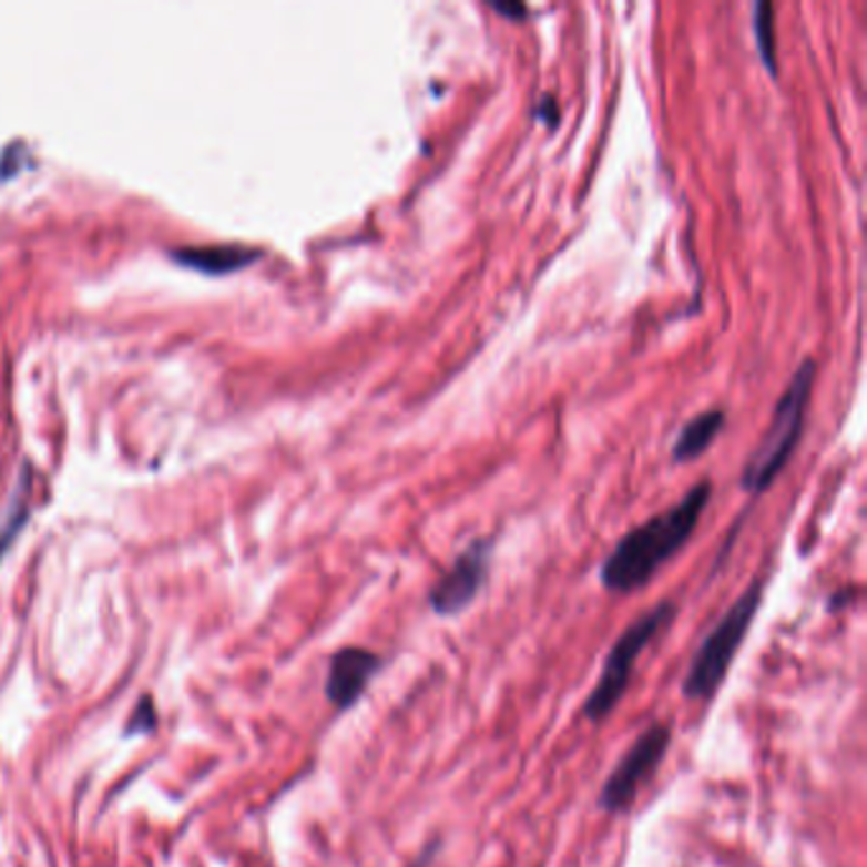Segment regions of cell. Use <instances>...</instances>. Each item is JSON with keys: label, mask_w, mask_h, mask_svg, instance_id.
<instances>
[{"label": "cell", "mask_w": 867, "mask_h": 867, "mask_svg": "<svg viewBox=\"0 0 867 867\" xmlns=\"http://www.w3.org/2000/svg\"><path fill=\"white\" fill-rule=\"evenodd\" d=\"M171 255L191 267H198V271L227 273L234 267L247 265L259 253L247 245H239V242H230V245L220 242V245H181Z\"/></svg>", "instance_id": "cell-8"}, {"label": "cell", "mask_w": 867, "mask_h": 867, "mask_svg": "<svg viewBox=\"0 0 867 867\" xmlns=\"http://www.w3.org/2000/svg\"><path fill=\"white\" fill-rule=\"evenodd\" d=\"M753 29H756V41L763 64L771 72H776V41H774V6L758 3L753 11Z\"/></svg>", "instance_id": "cell-11"}, {"label": "cell", "mask_w": 867, "mask_h": 867, "mask_svg": "<svg viewBox=\"0 0 867 867\" xmlns=\"http://www.w3.org/2000/svg\"><path fill=\"white\" fill-rule=\"evenodd\" d=\"M381 670V656L361 646H344L332 656L326 677V697L336 710H349L367 692Z\"/></svg>", "instance_id": "cell-7"}, {"label": "cell", "mask_w": 867, "mask_h": 867, "mask_svg": "<svg viewBox=\"0 0 867 867\" xmlns=\"http://www.w3.org/2000/svg\"><path fill=\"white\" fill-rule=\"evenodd\" d=\"M29 481H31V471L29 468H23L19 473V483H16V489L11 493V501H8L3 522H0V554H3V550L11 544V540L26 519V493H29Z\"/></svg>", "instance_id": "cell-10"}, {"label": "cell", "mask_w": 867, "mask_h": 867, "mask_svg": "<svg viewBox=\"0 0 867 867\" xmlns=\"http://www.w3.org/2000/svg\"><path fill=\"white\" fill-rule=\"evenodd\" d=\"M493 11L504 13V16H514V19H522L524 16V8L522 6H501V3H491Z\"/></svg>", "instance_id": "cell-13"}, {"label": "cell", "mask_w": 867, "mask_h": 867, "mask_svg": "<svg viewBox=\"0 0 867 867\" xmlns=\"http://www.w3.org/2000/svg\"><path fill=\"white\" fill-rule=\"evenodd\" d=\"M713 483L700 481L672 509L662 511L623 537L601 568V583L611 593H631L646 585L656 570L672 560L695 532Z\"/></svg>", "instance_id": "cell-1"}, {"label": "cell", "mask_w": 867, "mask_h": 867, "mask_svg": "<svg viewBox=\"0 0 867 867\" xmlns=\"http://www.w3.org/2000/svg\"><path fill=\"white\" fill-rule=\"evenodd\" d=\"M493 544L489 540H479L468 548L461 558L453 562L443 578L432 585L430 591V609L443 619L458 615L476 601V595L487 583L489 565H491Z\"/></svg>", "instance_id": "cell-6"}, {"label": "cell", "mask_w": 867, "mask_h": 867, "mask_svg": "<svg viewBox=\"0 0 867 867\" xmlns=\"http://www.w3.org/2000/svg\"><path fill=\"white\" fill-rule=\"evenodd\" d=\"M153 723H155L153 700H151V697H143L141 702H137V707H135L133 717H130V725L125 727V733H128V735H133V733H151V731H153Z\"/></svg>", "instance_id": "cell-12"}, {"label": "cell", "mask_w": 867, "mask_h": 867, "mask_svg": "<svg viewBox=\"0 0 867 867\" xmlns=\"http://www.w3.org/2000/svg\"><path fill=\"white\" fill-rule=\"evenodd\" d=\"M814 375H817L814 361L806 359L802 361V367L796 369L792 381H788L782 400L776 402L774 418H771L766 436H763L756 453L751 456V461L743 468V489L753 493L766 491L771 483H774L776 476L784 471L786 461L792 458L794 448L802 438Z\"/></svg>", "instance_id": "cell-2"}, {"label": "cell", "mask_w": 867, "mask_h": 867, "mask_svg": "<svg viewBox=\"0 0 867 867\" xmlns=\"http://www.w3.org/2000/svg\"><path fill=\"white\" fill-rule=\"evenodd\" d=\"M763 601V583L756 580L748 591H745L731 609L725 611L723 619L717 621V626L710 631L702 641L692 666L684 677L682 692L690 700H707L723 684L727 670H731L735 654L741 652L745 634H748L753 619L761 609Z\"/></svg>", "instance_id": "cell-3"}, {"label": "cell", "mask_w": 867, "mask_h": 867, "mask_svg": "<svg viewBox=\"0 0 867 867\" xmlns=\"http://www.w3.org/2000/svg\"><path fill=\"white\" fill-rule=\"evenodd\" d=\"M725 425V412L723 410H707L692 418L687 425H684L682 432L674 440V461H695L697 456L705 453V450L713 446V440L717 438V432L723 430Z\"/></svg>", "instance_id": "cell-9"}, {"label": "cell", "mask_w": 867, "mask_h": 867, "mask_svg": "<svg viewBox=\"0 0 867 867\" xmlns=\"http://www.w3.org/2000/svg\"><path fill=\"white\" fill-rule=\"evenodd\" d=\"M674 615H677V605H674L672 601H662L659 605H654V609L649 613L639 615V619L619 636V641L613 644L609 656H605V664H603L601 677H598V684L585 700L583 715L591 720V723H601V720H605L613 713L615 705H619L621 697H623V692H626V687H629L636 656L644 652V649L649 646V641H652L659 631H662L664 626H670Z\"/></svg>", "instance_id": "cell-4"}, {"label": "cell", "mask_w": 867, "mask_h": 867, "mask_svg": "<svg viewBox=\"0 0 867 867\" xmlns=\"http://www.w3.org/2000/svg\"><path fill=\"white\" fill-rule=\"evenodd\" d=\"M672 743V727L666 723L649 725L644 733L639 735L636 743L623 753L619 766L613 768V774L605 782L601 796H598V806L609 814L629 812L634 804L641 784L654 774L662 763L666 748Z\"/></svg>", "instance_id": "cell-5"}]
</instances>
